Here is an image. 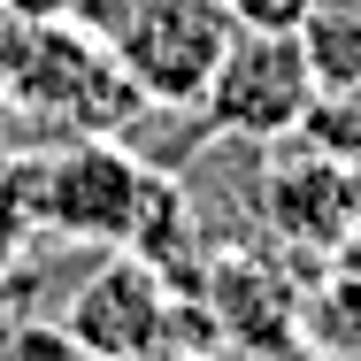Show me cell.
Wrapping results in <instances>:
<instances>
[{
  "instance_id": "obj_3",
  "label": "cell",
  "mask_w": 361,
  "mask_h": 361,
  "mask_svg": "<svg viewBox=\"0 0 361 361\" xmlns=\"http://www.w3.org/2000/svg\"><path fill=\"white\" fill-rule=\"evenodd\" d=\"M200 108L231 139H285V131H300L307 108H315L307 47L292 31H246V39H231Z\"/></svg>"
},
{
  "instance_id": "obj_4",
  "label": "cell",
  "mask_w": 361,
  "mask_h": 361,
  "mask_svg": "<svg viewBox=\"0 0 361 361\" xmlns=\"http://www.w3.org/2000/svg\"><path fill=\"white\" fill-rule=\"evenodd\" d=\"M161 331V285H154V262H108L92 285L77 292L70 307V338L85 346V354H146V338Z\"/></svg>"
},
{
  "instance_id": "obj_2",
  "label": "cell",
  "mask_w": 361,
  "mask_h": 361,
  "mask_svg": "<svg viewBox=\"0 0 361 361\" xmlns=\"http://www.w3.org/2000/svg\"><path fill=\"white\" fill-rule=\"evenodd\" d=\"M146 200H154V177H146L131 154H116V146H100V139L62 146L54 161L23 169V216L54 223L70 238H100V246L139 238Z\"/></svg>"
},
{
  "instance_id": "obj_1",
  "label": "cell",
  "mask_w": 361,
  "mask_h": 361,
  "mask_svg": "<svg viewBox=\"0 0 361 361\" xmlns=\"http://www.w3.org/2000/svg\"><path fill=\"white\" fill-rule=\"evenodd\" d=\"M223 47H231V8L223 0H131V16L116 23V70L131 92L161 108H192L208 100Z\"/></svg>"
},
{
  "instance_id": "obj_6",
  "label": "cell",
  "mask_w": 361,
  "mask_h": 361,
  "mask_svg": "<svg viewBox=\"0 0 361 361\" xmlns=\"http://www.w3.org/2000/svg\"><path fill=\"white\" fill-rule=\"evenodd\" d=\"M16 254V208H8V192H0V262Z\"/></svg>"
},
{
  "instance_id": "obj_5",
  "label": "cell",
  "mask_w": 361,
  "mask_h": 361,
  "mask_svg": "<svg viewBox=\"0 0 361 361\" xmlns=\"http://www.w3.org/2000/svg\"><path fill=\"white\" fill-rule=\"evenodd\" d=\"M300 47H307L315 85H331V92H354L361 85V16H315V8H307Z\"/></svg>"
}]
</instances>
